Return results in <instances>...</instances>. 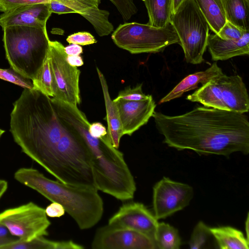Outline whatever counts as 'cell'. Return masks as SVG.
I'll list each match as a JSON object with an SVG mask.
<instances>
[{
	"mask_svg": "<svg viewBox=\"0 0 249 249\" xmlns=\"http://www.w3.org/2000/svg\"><path fill=\"white\" fill-rule=\"evenodd\" d=\"M0 224L11 234L23 241L48 235L51 225L45 210L33 202L6 209L0 213Z\"/></svg>",
	"mask_w": 249,
	"mask_h": 249,
	"instance_id": "ba28073f",
	"label": "cell"
},
{
	"mask_svg": "<svg viewBox=\"0 0 249 249\" xmlns=\"http://www.w3.org/2000/svg\"><path fill=\"white\" fill-rule=\"evenodd\" d=\"M2 30L6 57L11 68L32 80L49 50L50 39L46 27L13 26Z\"/></svg>",
	"mask_w": 249,
	"mask_h": 249,
	"instance_id": "5b68a950",
	"label": "cell"
},
{
	"mask_svg": "<svg viewBox=\"0 0 249 249\" xmlns=\"http://www.w3.org/2000/svg\"><path fill=\"white\" fill-rule=\"evenodd\" d=\"M207 47L212 59L215 61L249 55V33L246 32L242 37L237 40L223 39L216 34H209Z\"/></svg>",
	"mask_w": 249,
	"mask_h": 249,
	"instance_id": "e0dca14e",
	"label": "cell"
},
{
	"mask_svg": "<svg viewBox=\"0 0 249 249\" xmlns=\"http://www.w3.org/2000/svg\"><path fill=\"white\" fill-rule=\"evenodd\" d=\"M46 215L50 217H60L64 215L66 211L60 204L53 202L47 206L45 209Z\"/></svg>",
	"mask_w": 249,
	"mask_h": 249,
	"instance_id": "d6a6232c",
	"label": "cell"
},
{
	"mask_svg": "<svg viewBox=\"0 0 249 249\" xmlns=\"http://www.w3.org/2000/svg\"><path fill=\"white\" fill-rule=\"evenodd\" d=\"M210 228L203 221H199L196 224L189 241L190 249H200L204 247L209 238L212 236Z\"/></svg>",
	"mask_w": 249,
	"mask_h": 249,
	"instance_id": "484cf974",
	"label": "cell"
},
{
	"mask_svg": "<svg viewBox=\"0 0 249 249\" xmlns=\"http://www.w3.org/2000/svg\"><path fill=\"white\" fill-rule=\"evenodd\" d=\"M156 249H178L181 240L178 230L164 222L158 223L154 235Z\"/></svg>",
	"mask_w": 249,
	"mask_h": 249,
	"instance_id": "cb8c5ba5",
	"label": "cell"
},
{
	"mask_svg": "<svg viewBox=\"0 0 249 249\" xmlns=\"http://www.w3.org/2000/svg\"><path fill=\"white\" fill-rule=\"evenodd\" d=\"M67 60L69 64L72 66L79 67L84 64L80 55H67Z\"/></svg>",
	"mask_w": 249,
	"mask_h": 249,
	"instance_id": "8d00e7d4",
	"label": "cell"
},
{
	"mask_svg": "<svg viewBox=\"0 0 249 249\" xmlns=\"http://www.w3.org/2000/svg\"><path fill=\"white\" fill-rule=\"evenodd\" d=\"M8 188V182L4 179H0V199Z\"/></svg>",
	"mask_w": 249,
	"mask_h": 249,
	"instance_id": "74e56055",
	"label": "cell"
},
{
	"mask_svg": "<svg viewBox=\"0 0 249 249\" xmlns=\"http://www.w3.org/2000/svg\"><path fill=\"white\" fill-rule=\"evenodd\" d=\"M149 17L147 24L163 28L170 23L172 14V0H144Z\"/></svg>",
	"mask_w": 249,
	"mask_h": 249,
	"instance_id": "603a6c76",
	"label": "cell"
},
{
	"mask_svg": "<svg viewBox=\"0 0 249 249\" xmlns=\"http://www.w3.org/2000/svg\"><path fill=\"white\" fill-rule=\"evenodd\" d=\"M152 117L163 142L178 150L226 157L249 153V122L245 113L204 106L175 116L155 111Z\"/></svg>",
	"mask_w": 249,
	"mask_h": 249,
	"instance_id": "6da1fadb",
	"label": "cell"
},
{
	"mask_svg": "<svg viewBox=\"0 0 249 249\" xmlns=\"http://www.w3.org/2000/svg\"><path fill=\"white\" fill-rule=\"evenodd\" d=\"M212 236L221 249H249V240L240 231L230 227L210 228Z\"/></svg>",
	"mask_w": 249,
	"mask_h": 249,
	"instance_id": "ffe728a7",
	"label": "cell"
},
{
	"mask_svg": "<svg viewBox=\"0 0 249 249\" xmlns=\"http://www.w3.org/2000/svg\"><path fill=\"white\" fill-rule=\"evenodd\" d=\"M223 74L217 62H213L205 71L196 72L183 79L167 94L162 98L159 104H162L180 97L190 90L198 89L199 84L203 85L212 79Z\"/></svg>",
	"mask_w": 249,
	"mask_h": 249,
	"instance_id": "ac0fdd59",
	"label": "cell"
},
{
	"mask_svg": "<svg viewBox=\"0 0 249 249\" xmlns=\"http://www.w3.org/2000/svg\"><path fill=\"white\" fill-rule=\"evenodd\" d=\"M10 131L21 151L52 174L56 145L63 130L51 97L24 89L13 104Z\"/></svg>",
	"mask_w": 249,
	"mask_h": 249,
	"instance_id": "7a4b0ae2",
	"label": "cell"
},
{
	"mask_svg": "<svg viewBox=\"0 0 249 249\" xmlns=\"http://www.w3.org/2000/svg\"><path fill=\"white\" fill-rule=\"evenodd\" d=\"M70 44H75L79 45H88L94 44L97 40L90 33L87 32H78L71 35L66 39Z\"/></svg>",
	"mask_w": 249,
	"mask_h": 249,
	"instance_id": "1f68e13d",
	"label": "cell"
},
{
	"mask_svg": "<svg viewBox=\"0 0 249 249\" xmlns=\"http://www.w3.org/2000/svg\"><path fill=\"white\" fill-rule=\"evenodd\" d=\"M96 70L99 78L106 109V116L104 120L107 123V135L112 145L118 149L120 145L121 137L124 135L122 126L117 107L115 103L111 100L107 81L98 68Z\"/></svg>",
	"mask_w": 249,
	"mask_h": 249,
	"instance_id": "d6986e66",
	"label": "cell"
},
{
	"mask_svg": "<svg viewBox=\"0 0 249 249\" xmlns=\"http://www.w3.org/2000/svg\"><path fill=\"white\" fill-rule=\"evenodd\" d=\"M0 79L19 86L24 89L33 88L31 80L21 76L12 68L8 69L0 68Z\"/></svg>",
	"mask_w": 249,
	"mask_h": 249,
	"instance_id": "4316f807",
	"label": "cell"
},
{
	"mask_svg": "<svg viewBox=\"0 0 249 249\" xmlns=\"http://www.w3.org/2000/svg\"><path fill=\"white\" fill-rule=\"evenodd\" d=\"M49 2L50 0H0V12L4 13L22 5Z\"/></svg>",
	"mask_w": 249,
	"mask_h": 249,
	"instance_id": "4dcf8cb0",
	"label": "cell"
},
{
	"mask_svg": "<svg viewBox=\"0 0 249 249\" xmlns=\"http://www.w3.org/2000/svg\"><path fill=\"white\" fill-rule=\"evenodd\" d=\"M65 51L68 55H80L83 53V49L79 45L71 44L65 47Z\"/></svg>",
	"mask_w": 249,
	"mask_h": 249,
	"instance_id": "d590c367",
	"label": "cell"
},
{
	"mask_svg": "<svg viewBox=\"0 0 249 249\" xmlns=\"http://www.w3.org/2000/svg\"><path fill=\"white\" fill-rule=\"evenodd\" d=\"M5 130L0 128V138L2 136V135L4 133Z\"/></svg>",
	"mask_w": 249,
	"mask_h": 249,
	"instance_id": "ab89813d",
	"label": "cell"
},
{
	"mask_svg": "<svg viewBox=\"0 0 249 249\" xmlns=\"http://www.w3.org/2000/svg\"><path fill=\"white\" fill-rule=\"evenodd\" d=\"M185 0H172V13H175L181 3Z\"/></svg>",
	"mask_w": 249,
	"mask_h": 249,
	"instance_id": "f35d334b",
	"label": "cell"
},
{
	"mask_svg": "<svg viewBox=\"0 0 249 249\" xmlns=\"http://www.w3.org/2000/svg\"><path fill=\"white\" fill-rule=\"evenodd\" d=\"M111 38L118 47L132 54L157 53L171 45L180 44L170 22L163 28L137 22L121 24L113 31Z\"/></svg>",
	"mask_w": 249,
	"mask_h": 249,
	"instance_id": "52a82bcc",
	"label": "cell"
},
{
	"mask_svg": "<svg viewBox=\"0 0 249 249\" xmlns=\"http://www.w3.org/2000/svg\"><path fill=\"white\" fill-rule=\"evenodd\" d=\"M213 108L241 113L249 110V98L242 78L222 74L211 82Z\"/></svg>",
	"mask_w": 249,
	"mask_h": 249,
	"instance_id": "8fae6325",
	"label": "cell"
},
{
	"mask_svg": "<svg viewBox=\"0 0 249 249\" xmlns=\"http://www.w3.org/2000/svg\"><path fill=\"white\" fill-rule=\"evenodd\" d=\"M170 22L178 35L186 61L192 64L203 62L210 28L195 0L183 2Z\"/></svg>",
	"mask_w": 249,
	"mask_h": 249,
	"instance_id": "8992f818",
	"label": "cell"
},
{
	"mask_svg": "<svg viewBox=\"0 0 249 249\" xmlns=\"http://www.w3.org/2000/svg\"><path fill=\"white\" fill-rule=\"evenodd\" d=\"M209 28L217 34L226 22L221 0H195Z\"/></svg>",
	"mask_w": 249,
	"mask_h": 249,
	"instance_id": "7402d4cb",
	"label": "cell"
},
{
	"mask_svg": "<svg viewBox=\"0 0 249 249\" xmlns=\"http://www.w3.org/2000/svg\"><path fill=\"white\" fill-rule=\"evenodd\" d=\"M32 81L34 89L49 97H53V77L48 52L42 66Z\"/></svg>",
	"mask_w": 249,
	"mask_h": 249,
	"instance_id": "d4e9b609",
	"label": "cell"
},
{
	"mask_svg": "<svg viewBox=\"0 0 249 249\" xmlns=\"http://www.w3.org/2000/svg\"><path fill=\"white\" fill-rule=\"evenodd\" d=\"M51 14L49 3L19 6L0 15V26L2 29L13 26L44 27Z\"/></svg>",
	"mask_w": 249,
	"mask_h": 249,
	"instance_id": "2e32d148",
	"label": "cell"
},
{
	"mask_svg": "<svg viewBox=\"0 0 249 249\" xmlns=\"http://www.w3.org/2000/svg\"><path fill=\"white\" fill-rule=\"evenodd\" d=\"M101 0H50V11L57 14L76 13L87 19L100 36L114 31L108 11L99 8Z\"/></svg>",
	"mask_w": 249,
	"mask_h": 249,
	"instance_id": "4fadbf2b",
	"label": "cell"
},
{
	"mask_svg": "<svg viewBox=\"0 0 249 249\" xmlns=\"http://www.w3.org/2000/svg\"><path fill=\"white\" fill-rule=\"evenodd\" d=\"M154 214L159 220L174 214L187 206L194 196L189 185L163 177L153 189Z\"/></svg>",
	"mask_w": 249,
	"mask_h": 249,
	"instance_id": "30bf717a",
	"label": "cell"
},
{
	"mask_svg": "<svg viewBox=\"0 0 249 249\" xmlns=\"http://www.w3.org/2000/svg\"><path fill=\"white\" fill-rule=\"evenodd\" d=\"M158 223L154 214L143 204L131 202L122 206L110 218L108 224L140 232L154 240Z\"/></svg>",
	"mask_w": 249,
	"mask_h": 249,
	"instance_id": "5bb4252c",
	"label": "cell"
},
{
	"mask_svg": "<svg viewBox=\"0 0 249 249\" xmlns=\"http://www.w3.org/2000/svg\"><path fill=\"white\" fill-rule=\"evenodd\" d=\"M49 54L53 77V98L74 106L81 103L80 71L67 61L65 47L57 41L49 42Z\"/></svg>",
	"mask_w": 249,
	"mask_h": 249,
	"instance_id": "9c48e42d",
	"label": "cell"
},
{
	"mask_svg": "<svg viewBox=\"0 0 249 249\" xmlns=\"http://www.w3.org/2000/svg\"><path fill=\"white\" fill-rule=\"evenodd\" d=\"M143 0V1L144 0Z\"/></svg>",
	"mask_w": 249,
	"mask_h": 249,
	"instance_id": "60d3db41",
	"label": "cell"
},
{
	"mask_svg": "<svg viewBox=\"0 0 249 249\" xmlns=\"http://www.w3.org/2000/svg\"><path fill=\"white\" fill-rule=\"evenodd\" d=\"M89 134L96 138H101L107 134V130L101 123L95 122L90 124L89 128Z\"/></svg>",
	"mask_w": 249,
	"mask_h": 249,
	"instance_id": "836d02e7",
	"label": "cell"
},
{
	"mask_svg": "<svg viewBox=\"0 0 249 249\" xmlns=\"http://www.w3.org/2000/svg\"><path fill=\"white\" fill-rule=\"evenodd\" d=\"M142 84L137 85L136 87L125 88L119 92L117 97L114 99L116 100L119 99L127 101H142L149 98L151 95H146L142 90Z\"/></svg>",
	"mask_w": 249,
	"mask_h": 249,
	"instance_id": "f1b7e54d",
	"label": "cell"
},
{
	"mask_svg": "<svg viewBox=\"0 0 249 249\" xmlns=\"http://www.w3.org/2000/svg\"><path fill=\"white\" fill-rule=\"evenodd\" d=\"M92 249H155L154 239L131 229L107 224L99 228L91 243Z\"/></svg>",
	"mask_w": 249,
	"mask_h": 249,
	"instance_id": "7c38bea8",
	"label": "cell"
},
{
	"mask_svg": "<svg viewBox=\"0 0 249 249\" xmlns=\"http://www.w3.org/2000/svg\"><path fill=\"white\" fill-rule=\"evenodd\" d=\"M8 229L4 226L0 224V248L7 244H9L18 239L13 238Z\"/></svg>",
	"mask_w": 249,
	"mask_h": 249,
	"instance_id": "e575fe53",
	"label": "cell"
},
{
	"mask_svg": "<svg viewBox=\"0 0 249 249\" xmlns=\"http://www.w3.org/2000/svg\"><path fill=\"white\" fill-rule=\"evenodd\" d=\"M14 177L17 181L52 202L62 205L81 230L92 228L102 217L103 201L95 187L73 186L51 180L32 167L19 168Z\"/></svg>",
	"mask_w": 249,
	"mask_h": 249,
	"instance_id": "3957f363",
	"label": "cell"
},
{
	"mask_svg": "<svg viewBox=\"0 0 249 249\" xmlns=\"http://www.w3.org/2000/svg\"><path fill=\"white\" fill-rule=\"evenodd\" d=\"M90 125L88 121L81 120L74 124V128L90 150L96 188L119 200L132 199L136 184L123 154L112 145L107 134L101 138L92 137L89 132Z\"/></svg>",
	"mask_w": 249,
	"mask_h": 249,
	"instance_id": "277c9868",
	"label": "cell"
},
{
	"mask_svg": "<svg viewBox=\"0 0 249 249\" xmlns=\"http://www.w3.org/2000/svg\"><path fill=\"white\" fill-rule=\"evenodd\" d=\"M117 8L124 21L130 19L136 14L138 9L133 0H109Z\"/></svg>",
	"mask_w": 249,
	"mask_h": 249,
	"instance_id": "83f0119b",
	"label": "cell"
},
{
	"mask_svg": "<svg viewBox=\"0 0 249 249\" xmlns=\"http://www.w3.org/2000/svg\"><path fill=\"white\" fill-rule=\"evenodd\" d=\"M245 31L226 21L217 34L220 38L227 40H237L245 34Z\"/></svg>",
	"mask_w": 249,
	"mask_h": 249,
	"instance_id": "f546056e",
	"label": "cell"
},
{
	"mask_svg": "<svg viewBox=\"0 0 249 249\" xmlns=\"http://www.w3.org/2000/svg\"><path fill=\"white\" fill-rule=\"evenodd\" d=\"M226 21L249 32V0H221Z\"/></svg>",
	"mask_w": 249,
	"mask_h": 249,
	"instance_id": "44dd1931",
	"label": "cell"
},
{
	"mask_svg": "<svg viewBox=\"0 0 249 249\" xmlns=\"http://www.w3.org/2000/svg\"><path fill=\"white\" fill-rule=\"evenodd\" d=\"M119 114L123 135L131 136L146 124L155 111L156 104L152 95L144 100H113Z\"/></svg>",
	"mask_w": 249,
	"mask_h": 249,
	"instance_id": "9a60e30c",
	"label": "cell"
}]
</instances>
